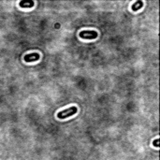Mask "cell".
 Segmentation results:
<instances>
[{
	"instance_id": "obj_1",
	"label": "cell",
	"mask_w": 160,
	"mask_h": 160,
	"mask_svg": "<svg viewBox=\"0 0 160 160\" xmlns=\"http://www.w3.org/2000/svg\"><path fill=\"white\" fill-rule=\"evenodd\" d=\"M78 111V108L76 106H73V107H70L66 110H63L61 111H59L57 113V117L61 120H64L65 118L68 117V116H72L74 114Z\"/></svg>"
},
{
	"instance_id": "obj_2",
	"label": "cell",
	"mask_w": 160,
	"mask_h": 160,
	"mask_svg": "<svg viewBox=\"0 0 160 160\" xmlns=\"http://www.w3.org/2000/svg\"><path fill=\"white\" fill-rule=\"evenodd\" d=\"M97 31H82L81 33H80V38H82L83 39H95L97 38Z\"/></svg>"
},
{
	"instance_id": "obj_3",
	"label": "cell",
	"mask_w": 160,
	"mask_h": 160,
	"mask_svg": "<svg viewBox=\"0 0 160 160\" xmlns=\"http://www.w3.org/2000/svg\"><path fill=\"white\" fill-rule=\"evenodd\" d=\"M39 58H40L39 53H32L26 54L25 56V61L26 62H35V61L39 60Z\"/></svg>"
},
{
	"instance_id": "obj_4",
	"label": "cell",
	"mask_w": 160,
	"mask_h": 160,
	"mask_svg": "<svg viewBox=\"0 0 160 160\" xmlns=\"http://www.w3.org/2000/svg\"><path fill=\"white\" fill-rule=\"evenodd\" d=\"M142 7H143V3H142V1L139 0V1H137L136 3H134V4L132 5L131 8H132V10H133V11H137V10L141 9Z\"/></svg>"
},
{
	"instance_id": "obj_5",
	"label": "cell",
	"mask_w": 160,
	"mask_h": 160,
	"mask_svg": "<svg viewBox=\"0 0 160 160\" xmlns=\"http://www.w3.org/2000/svg\"><path fill=\"white\" fill-rule=\"evenodd\" d=\"M34 6L33 1H21L20 7L21 8H32Z\"/></svg>"
},
{
	"instance_id": "obj_6",
	"label": "cell",
	"mask_w": 160,
	"mask_h": 160,
	"mask_svg": "<svg viewBox=\"0 0 160 160\" xmlns=\"http://www.w3.org/2000/svg\"><path fill=\"white\" fill-rule=\"evenodd\" d=\"M158 142H159V140H158V139H156V140L154 141V145H155V147H159V143H158Z\"/></svg>"
}]
</instances>
